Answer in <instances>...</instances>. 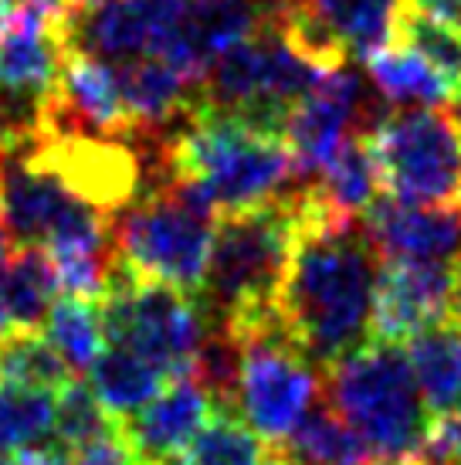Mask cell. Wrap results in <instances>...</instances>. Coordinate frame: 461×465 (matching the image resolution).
I'll return each instance as SVG.
<instances>
[{"label":"cell","instance_id":"6da1fadb","mask_svg":"<svg viewBox=\"0 0 461 465\" xmlns=\"http://www.w3.org/2000/svg\"><path fill=\"white\" fill-rule=\"evenodd\" d=\"M380 269L384 259L363 218L333 214L309 181L302 183L289 269L271 312L316 371H329L373 340Z\"/></svg>","mask_w":461,"mask_h":465},{"label":"cell","instance_id":"7a4b0ae2","mask_svg":"<svg viewBox=\"0 0 461 465\" xmlns=\"http://www.w3.org/2000/svg\"><path fill=\"white\" fill-rule=\"evenodd\" d=\"M302 183L265 204L224 211L218 218L204 282L193 296L207 326L234 330L271 312L289 269Z\"/></svg>","mask_w":461,"mask_h":465},{"label":"cell","instance_id":"3957f363","mask_svg":"<svg viewBox=\"0 0 461 465\" xmlns=\"http://www.w3.org/2000/svg\"><path fill=\"white\" fill-rule=\"evenodd\" d=\"M218 218V204L201 183L160 167L129 204L109 214L115 259L140 279H160L197 296Z\"/></svg>","mask_w":461,"mask_h":465},{"label":"cell","instance_id":"277c9868","mask_svg":"<svg viewBox=\"0 0 461 465\" xmlns=\"http://www.w3.org/2000/svg\"><path fill=\"white\" fill-rule=\"evenodd\" d=\"M167 170L204 187L218 211L265 204L302 183L282 136L251 130L244 119L197 103L163 140Z\"/></svg>","mask_w":461,"mask_h":465},{"label":"cell","instance_id":"5b68a950","mask_svg":"<svg viewBox=\"0 0 461 465\" xmlns=\"http://www.w3.org/2000/svg\"><path fill=\"white\" fill-rule=\"evenodd\" d=\"M322 398L384 462L410 459L435 421L407 353L387 340H370L322 371Z\"/></svg>","mask_w":461,"mask_h":465},{"label":"cell","instance_id":"8992f818","mask_svg":"<svg viewBox=\"0 0 461 465\" xmlns=\"http://www.w3.org/2000/svg\"><path fill=\"white\" fill-rule=\"evenodd\" d=\"M105 343L126 347L163 371L167 381L193 377L207 323L193 296L160 279H140L115 259L105 292L95 299Z\"/></svg>","mask_w":461,"mask_h":465},{"label":"cell","instance_id":"52a82bcc","mask_svg":"<svg viewBox=\"0 0 461 465\" xmlns=\"http://www.w3.org/2000/svg\"><path fill=\"white\" fill-rule=\"evenodd\" d=\"M224 333L234 336L241 350L238 414L251 425L258 439L279 445L322 398V371H316L282 333L275 312Z\"/></svg>","mask_w":461,"mask_h":465},{"label":"cell","instance_id":"ba28073f","mask_svg":"<svg viewBox=\"0 0 461 465\" xmlns=\"http://www.w3.org/2000/svg\"><path fill=\"white\" fill-rule=\"evenodd\" d=\"M363 136L380 170L384 194L407 204L461 201V133L445 109L390 105L387 116Z\"/></svg>","mask_w":461,"mask_h":465},{"label":"cell","instance_id":"9c48e42d","mask_svg":"<svg viewBox=\"0 0 461 465\" xmlns=\"http://www.w3.org/2000/svg\"><path fill=\"white\" fill-rule=\"evenodd\" d=\"M404 0H279L285 41L322 72L370 62L397 41Z\"/></svg>","mask_w":461,"mask_h":465},{"label":"cell","instance_id":"30bf717a","mask_svg":"<svg viewBox=\"0 0 461 465\" xmlns=\"http://www.w3.org/2000/svg\"><path fill=\"white\" fill-rule=\"evenodd\" d=\"M387 103L380 92H370L367 82L353 68H336L312 85L295 103L285 123V146L292 150L295 167L302 181L319 177L333 163L349 136L370 133L387 116Z\"/></svg>","mask_w":461,"mask_h":465},{"label":"cell","instance_id":"8fae6325","mask_svg":"<svg viewBox=\"0 0 461 465\" xmlns=\"http://www.w3.org/2000/svg\"><path fill=\"white\" fill-rule=\"evenodd\" d=\"M191 0H99L64 17V45L105 65L163 58L180 38Z\"/></svg>","mask_w":461,"mask_h":465},{"label":"cell","instance_id":"7c38bea8","mask_svg":"<svg viewBox=\"0 0 461 465\" xmlns=\"http://www.w3.org/2000/svg\"><path fill=\"white\" fill-rule=\"evenodd\" d=\"M25 150L52 170L72 194L105 214L129 204L146 181V150L126 140L44 133Z\"/></svg>","mask_w":461,"mask_h":465},{"label":"cell","instance_id":"4fadbf2b","mask_svg":"<svg viewBox=\"0 0 461 465\" xmlns=\"http://www.w3.org/2000/svg\"><path fill=\"white\" fill-rule=\"evenodd\" d=\"M461 262H384L373 299V340L407 343L414 333L445 323Z\"/></svg>","mask_w":461,"mask_h":465},{"label":"cell","instance_id":"5bb4252c","mask_svg":"<svg viewBox=\"0 0 461 465\" xmlns=\"http://www.w3.org/2000/svg\"><path fill=\"white\" fill-rule=\"evenodd\" d=\"M363 224L384 262H461V201L407 204L380 194Z\"/></svg>","mask_w":461,"mask_h":465},{"label":"cell","instance_id":"9a60e30c","mask_svg":"<svg viewBox=\"0 0 461 465\" xmlns=\"http://www.w3.org/2000/svg\"><path fill=\"white\" fill-rule=\"evenodd\" d=\"M211 411H214L211 394L193 377H180L170 381L163 394H156L146 408L123 418L119 431L136 452L140 465H163L191 449Z\"/></svg>","mask_w":461,"mask_h":465},{"label":"cell","instance_id":"2e32d148","mask_svg":"<svg viewBox=\"0 0 461 465\" xmlns=\"http://www.w3.org/2000/svg\"><path fill=\"white\" fill-rule=\"evenodd\" d=\"M58 289L62 285L48 252L41 245H17V252L7 255L0 272V292L7 302L14 333H41Z\"/></svg>","mask_w":461,"mask_h":465},{"label":"cell","instance_id":"e0dca14e","mask_svg":"<svg viewBox=\"0 0 461 465\" xmlns=\"http://www.w3.org/2000/svg\"><path fill=\"white\" fill-rule=\"evenodd\" d=\"M279 452L292 465H373L367 441L346 425L326 398L302 414L289 439L279 441Z\"/></svg>","mask_w":461,"mask_h":465},{"label":"cell","instance_id":"ac0fdd59","mask_svg":"<svg viewBox=\"0 0 461 465\" xmlns=\"http://www.w3.org/2000/svg\"><path fill=\"white\" fill-rule=\"evenodd\" d=\"M407 361L431 414L451 411L461 401V323L445 320L407 340Z\"/></svg>","mask_w":461,"mask_h":465},{"label":"cell","instance_id":"d6986e66","mask_svg":"<svg viewBox=\"0 0 461 465\" xmlns=\"http://www.w3.org/2000/svg\"><path fill=\"white\" fill-rule=\"evenodd\" d=\"M167 384L170 381L163 377V371H156L153 363L142 361L140 353H132L126 347H113V343L89 367L92 394L99 398V404L113 414L115 421L146 408Z\"/></svg>","mask_w":461,"mask_h":465},{"label":"cell","instance_id":"ffe728a7","mask_svg":"<svg viewBox=\"0 0 461 465\" xmlns=\"http://www.w3.org/2000/svg\"><path fill=\"white\" fill-rule=\"evenodd\" d=\"M309 187H312V194L319 197L333 214L363 218L367 207L384 194L380 170H377V160H373V153H370L367 136H363V133H359V136H349V140L339 146V153L333 156V163L322 170L319 177H312Z\"/></svg>","mask_w":461,"mask_h":465},{"label":"cell","instance_id":"44dd1931","mask_svg":"<svg viewBox=\"0 0 461 465\" xmlns=\"http://www.w3.org/2000/svg\"><path fill=\"white\" fill-rule=\"evenodd\" d=\"M370 85L384 95L390 105H441L455 95V85L441 75L424 54L407 45H390L367 62Z\"/></svg>","mask_w":461,"mask_h":465},{"label":"cell","instance_id":"7402d4cb","mask_svg":"<svg viewBox=\"0 0 461 465\" xmlns=\"http://www.w3.org/2000/svg\"><path fill=\"white\" fill-rule=\"evenodd\" d=\"M44 340L64 361L72 377L89 374L95 357L105 350V333L99 323V306L92 299L64 296L58 299L44 320Z\"/></svg>","mask_w":461,"mask_h":465},{"label":"cell","instance_id":"603a6c76","mask_svg":"<svg viewBox=\"0 0 461 465\" xmlns=\"http://www.w3.org/2000/svg\"><path fill=\"white\" fill-rule=\"evenodd\" d=\"M265 441L258 439L251 425L238 411L214 408L204 428L197 431L191 449L180 455L187 465H258L265 459Z\"/></svg>","mask_w":461,"mask_h":465},{"label":"cell","instance_id":"cb8c5ba5","mask_svg":"<svg viewBox=\"0 0 461 465\" xmlns=\"http://www.w3.org/2000/svg\"><path fill=\"white\" fill-rule=\"evenodd\" d=\"M54 404V391L0 384V452H25L52 439Z\"/></svg>","mask_w":461,"mask_h":465},{"label":"cell","instance_id":"d4e9b609","mask_svg":"<svg viewBox=\"0 0 461 465\" xmlns=\"http://www.w3.org/2000/svg\"><path fill=\"white\" fill-rule=\"evenodd\" d=\"M75 381L64 361L41 333H14L0 343V384L62 391Z\"/></svg>","mask_w":461,"mask_h":465},{"label":"cell","instance_id":"484cf974","mask_svg":"<svg viewBox=\"0 0 461 465\" xmlns=\"http://www.w3.org/2000/svg\"><path fill=\"white\" fill-rule=\"evenodd\" d=\"M394 45H407L417 54H424L431 65L448 78L455 92L461 89V27L445 25L437 17H427L417 11L410 0H404L397 25V41Z\"/></svg>","mask_w":461,"mask_h":465},{"label":"cell","instance_id":"4316f807","mask_svg":"<svg viewBox=\"0 0 461 465\" xmlns=\"http://www.w3.org/2000/svg\"><path fill=\"white\" fill-rule=\"evenodd\" d=\"M58 394H62V398L54 404L52 439L58 441V445H64L68 452H75L82 445L103 439V435H109V431L119 425L113 414L99 404V398L92 394V388H85L82 381H68Z\"/></svg>","mask_w":461,"mask_h":465},{"label":"cell","instance_id":"83f0119b","mask_svg":"<svg viewBox=\"0 0 461 465\" xmlns=\"http://www.w3.org/2000/svg\"><path fill=\"white\" fill-rule=\"evenodd\" d=\"M414 459L417 465H461V408L435 414Z\"/></svg>","mask_w":461,"mask_h":465},{"label":"cell","instance_id":"f1b7e54d","mask_svg":"<svg viewBox=\"0 0 461 465\" xmlns=\"http://www.w3.org/2000/svg\"><path fill=\"white\" fill-rule=\"evenodd\" d=\"M72 462L75 465H140V459H136V452L129 449V441L123 439V431L115 425L109 435L75 449V459H72Z\"/></svg>","mask_w":461,"mask_h":465},{"label":"cell","instance_id":"f546056e","mask_svg":"<svg viewBox=\"0 0 461 465\" xmlns=\"http://www.w3.org/2000/svg\"><path fill=\"white\" fill-rule=\"evenodd\" d=\"M17 465H75L72 455L64 445H58L54 439L41 441V445H31L25 452H17Z\"/></svg>","mask_w":461,"mask_h":465},{"label":"cell","instance_id":"4dcf8cb0","mask_svg":"<svg viewBox=\"0 0 461 465\" xmlns=\"http://www.w3.org/2000/svg\"><path fill=\"white\" fill-rule=\"evenodd\" d=\"M21 11H31V14H41V17H48V21H58L62 25L68 14L75 11V0H14Z\"/></svg>","mask_w":461,"mask_h":465},{"label":"cell","instance_id":"1f68e13d","mask_svg":"<svg viewBox=\"0 0 461 465\" xmlns=\"http://www.w3.org/2000/svg\"><path fill=\"white\" fill-rule=\"evenodd\" d=\"M11 245V228H7V214H4V201H0V262H7Z\"/></svg>","mask_w":461,"mask_h":465},{"label":"cell","instance_id":"d6a6232c","mask_svg":"<svg viewBox=\"0 0 461 465\" xmlns=\"http://www.w3.org/2000/svg\"><path fill=\"white\" fill-rule=\"evenodd\" d=\"M7 336H14V323H11V316H7V302H4V292H0V343H4Z\"/></svg>","mask_w":461,"mask_h":465},{"label":"cell","instance_id":"836d02e7","mask_svg":"<svg viewBox=\"0 0 461 465\" xmlns=\"http://www.w3.org/2000/svg\"><path fill=\"white\" fill-rule=\"evenodd\" d=\"M258 465H292V462H289V459H285V455L279 452V445H271L269 452H265V459H261Z\"/></svg>","mask_w":461,"mask_h":465},{"label":"cell","instance_id":"e575fe53","mask_svg":"<svg viewBox=\"0 0 461 465\" xmlns=\"http://www.w3.org/2000/svg\"><path fill=\"white\" fill-rule=\"evenodd\" d=\"M451 105H455V109H451L448 116L455 119V126H458V133H461V89L455 92V95H451Z\"/></svg>","mask_w":461,"mask_h":465},{"label":"cell","instance_id":"d590c367","mask_svg":"<svg viewBox=\"0 0 461 465\" xmlns=\"http://www.w3.org/2000/svg\"><path fill=\"white\" fill-rule=\"evenodd\" d=\"M0 465H17V459H11V455L0 452Z\"/></svg>","mask_w":461,"mask_h":465},{"label":"cell","instance_id":"8d00e7d4","mask_svg":"<svg viewBox=\"0 0 461 465\" xmlns=\"http://www.w3.org/2000/svg\"><path fill=\"white\" fill-rule=\"evenodd\" d=\"M163 465H187V462H180V459H173V462H163Z\"/></svg>","mask_w":461,"mask_h":465}]
</instances>
